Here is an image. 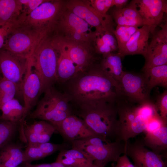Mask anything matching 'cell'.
<instances>
[{
    "instance_id": "cell-35",
    "label": "cell",
    "mask_w": 167,
    "mask_h": 167,
    "mask_svg": "<svg viewBox=\"0 0 167 167\" xmlns=\"http://www.w3.org/2000/svg\"><path fill=\"white\" fill-rule=\"evenodd\" d=\"M24 162L26 163L42 159L46 157L36 144H28L24 152Z\"/></svg>"
},
{
    "instance_id": "cell-31",
    "label": "cell",
    "mask_w": 167,
    "mask_h": 167,
    "mask_svg": "<svg viewBox=\"0 0 167 167\" xmlns=\"http://www.w3.org/2000/svg\"><path fill=\"white\" fill-rule=\"evenodd\" d=\"M139 28L137 27L117 25L113 34L118 44V52L120 55L131 36Z\"/></svg>"
},
{
    "instance_id": "cell-6",
    "label": "cell",
    "mask_w": 167,
    "mask_h": 167,
    "mask_svg": "<svg viewBox=\"0 0 167 167\" xmlns=\"http://www.w3.org/2000/svg\"><path fill=\"white\" fill-rule=\"evenodd\" d=\"M92 28L64 5L53 33L65 40L93 45L97 32L93 31Z\"/></svg>"
},
{
    "instance_id": "cell-2",
    "label": "cell",
    "mask_w": 167,
    "mask_h": 167,
    "mask_svg": "<svg viewBox=\"0 0 167 167\" xmlns=\"http://www.w3.org/2000/svg\"><path fill=\"white\" fill-rule=\"evenodd\" d=\"M72 109L73 114L83 119L96 135L115 140L118 128L116 101L80 105Z\"/></svg>"
},
{
    "instance_id": "cell-44",
    "label": "cell",
    "mask_w": 167,
    "mask_h": 167,
    "mask_svg": "<svg viewBox=\"0 0 167 167\" xmlns=\"http://www.w3.org/2000/svg\"><path fill=\"white\" fill-rule=\"evenodd\" d=\"M28 167H67L60 163L55 161L51 163L42 164L38 165L27 164Z\"/></svg>"
},
{
    "instance_id": "cell-45",
    "label": "cell",
    "mask_w": 167,
    "mask_h": 167,
    "mask_svg": "<svg viewBox=\"0 0 167 167\" xmlns=\"http://www.w3.org/2000/svg\"><path fill=\"white\" fill-rule=\"evenodd\" d=\"M128 0H113V6L118 9H122L126 6L128 2Z\"/></svg>"
},
{
    "instance_id": "cell-17",
    "label": "cell",
    "mask_w": 167,
    "mask_h": 167,
    "mask_svg": "<svg viewBox=\"0 0 167 167\" xmlns=\"http://www.w3.org/2000/svg\"><path fill=\"white\" fill-rule=\"evenodd\" d=\"M43 92L41 78L32 66L29 58L27 71L22 88L24 106L28 113L36 105L39 97Z\"/></svg>"
},
{
    "instance_id": "cell-10",
    "label": "cell",
    "mask_w": 167,
    "mask_h": 167,
    "mask_svg": "<svg viewBox=\"0 0 167 167\" xmlns=\"http://www.w3.org/2000/svg\"><path fill=\"white\" fill-rule=\"evenodd\" d=\"M65 7L85 21L100 35L106 32L113 33L114 24L110 15H102L96 10L89 0L65 1Z\"/></svg>"
},
{
    "instance_id": "cell-32",
    "label": "cell",
    "mask_w": 167,
    "mask_h": 167,
    "mask_svg": "<svg viewBox=\"0 0 167 167\" xmlns=\"http://www.w3.org/2000/svg\"><path fill=\"white\" fill-rule=\"evenodd\" d=\"M1 120L0 121V151L9 143L17 130L19 123Z\"/></svg>"
},
{
    "instance_id": "cell-27",
    "label": "cell",
    "mask_w": 167,
    "mask_h": 167,
    "mask_svg": "<svg viewBox=\"0 0 167 167\" xmlns=\"http://www.w3.org/2000/svg\"><path fill=\"white\" fill-rule=\"evenodd\" d=\"M0 110L2 112L1 119L14 122H19L29 113L24 106L15 98L3 104Z\"/></svg>"
},
{
    "instance_id": "cell-40",
    "label": "cell",
    "mask_w": 167,
    "mask_h": 167,
    "mask_svg": "<svg viewBox=\"0 0 167 167\" xmlns=\"http://www.w3.org/2000/svg\"><path fill=\"white\" fill-rule=\"evenodd\" d=\"M167 125V122L164 121L158 114L149 121L143 133L145 134L152 132Z\"/></svg>"
},
{
    "instance_id": "cell-47",
    "label": "cell",
    "mask_w": 167,
    "mask_h": 167,
    "mask_svg": "<svg viewBox=\"0 0 167 167\" xmlns=\"http://www.w3.org/2000/svg\"><path fill=\"white\" fill-rule=\"evenodd\" d=\"M1 72H0V78L1 77H2V76H0V75H1Z\"/></svg>"
},
{
    "instance_id": "cell-24",
    "label": "cell",
    "mask_w": 167,
    "mask_h": 167,
    "mask_svg": "<svg viewBox=\"0 0 167 167\" xmlns=\"http://www.w3.org/2000/svg\"><path fill=\"white\" fill-rule=\"evenodd\" d=\"M141 140L143 145L159 154L167 149V125L152 132L145 134Z\"/></svg>"
},
{
    "instance_id": "cell-8",
    "label": "cell",
    "mask_w": 167,
    "mask_h": 167,
    "mask_svg": "<svg viewBox=\"0 0 167 167\" xmlns=\"http://www.w3.org/2000/svg\"><path fill=\"white\" fill-rule=\"evenodd\" d=\"M118 128L115 141L125 143L131 138L143 132L148 122L142 120L137 114L136 106L124 100L116 101Z\"/></svg>"
},
{
    "instance_id": "cell-19",
    "label": "cell",
    "mask_w": 167,
    "mask_h": 167,
    "mask_svg": "<svg viewBox=\"0 0 167 167\" xmlns=\"http://www.w3.org/2000/svg\"><path fill=\"white\" fill-rule=\"evenodd\" d=\"M52 36L58 54L57 68V82L62 84L73 78L78 72L66 47L61 39L53 33L52 34Z\"/></svg>"
},
{
    "instance_id": "cell-12",
    "label": "cell",
    "mask_w": 167,
    "mask_h": 167,
    "mask_svg": "<svg viewBox=\"0 0 167 167\" xmlns=\"http://www.w3.org/2000/svg\"><path fill=\"white\" fill-rule=\"evenodd\" d=\"M28 58L18 56L3 49H0V71L2 77L22 88Z\"/></svg>"
},
{
    "instance_id": "cell-11",
    "label": "cell",
    "mask_w": 167,
    "mask_h": 167,
    "mask_svg": "<svg viewBox=\"0 0 167 167\" xmlns=\"http://www.w3.org/2000/svg\"><path fill=\"white\" fill-rule=\"evenodd\" d=\"M120 98L132 104L139 105L150 100V89L144 74L124 71L118 81Z\"/></svg>"
},
{
    "instance_id": "cell-7",
    "label": "cell",
    "mask_w": 167,
    "mask_h": 167,
    "mask_svg": "<svg viewBox=\"0 0 167 167\" xmlns=\"http://www.w3.org/2000/svg\"><path fill=\"white\" fill-rule=\"evenodd\" d=\"M50 34L38 31L22 23L10 33L2 49L18 56L28 58L42 40Z\"/></svg>"
},
{
    "instance_id": "cell-28",
    "label": "cell",
    "mask_w": 167,
    "mask_h": 167,
    "mask_svg": "<svg viewBox=\"0 0 167 167\" xmlns=\"http://www.w3.org/2000/svg\"><path fill=\"white\" fill-rule=\"evenodd\" d=\"M96 53L102 56L118 51L117 41L114 34L106 32L102 35L97 33L93 42Z\"/></svg>"
},
{
    "instance_id": "cell-36",
    "label": "cell",
    "mask_w": 167,
    "mask_h": 167,
    "mask_svg": "<svg viewBox=\"0 0 167 167\" xmlns=\"http://www.w3.org/2000/svg\"><path fill=\"white\" fill-rule=\"evenodd\" d=\"M156 109L161 118L167 122V90L158 95L154 103Z\"/></svg>"
},
{
    "instance_id": "cell-39",
    "label": "cell",
    "mask_w": 167,
    "mask_h": 167,
    "mask_svg": "<svg viewBox=\"0 0 167 167\" xmlns=\"http://www.w3.org/2000/svg\"><path fill=\"white\" fill-rule=\"evenodd\" d=\"M36 144L46 156L50 155L57 151L66 149V148L67 146L66 144H55L49 142Z\"/></svg>"
},
{
    "instance_id": "cell-25",
    "label": "cell",
    "mask_w": 167,
    "mask_h": 167,
    "mask_svg": "<svg viewBox=\"0 0 167 167\" xmlns=\"http://www.w3.org/2000/svg\"><path fill=\"white\" fill-rule=\"evenodd\" d=\"M122 57L118 53H111L102 56L99 62L100 68L118 82L123 74Z\"/></svg>"
},
{
    "instance_id": "cell-13",
    "label": "cell",
    "mask_w": 167,
    "mask_h": 167,
    "mask_svg": "<svg viewBox=\"0 0 167 167\" xmlns=\"http://www.w3.org/2000/svg\"><path fill=\"white\" fill-rule=\"evenodd\" d=\"M58 36L66 47L78 73L99 64L101 56L96 53L93 45L68 41Z\"/></svg>"
},
{
    "instance_id": "cell-18",
    "label": "cell",
    "mask_w": 167,
    "mask_h": 167,
    "mask_svg": "<svg viewBox=\"0 0 167 167\" xmlns=\"http://www.w3.org/2000/svg\"><path fill=\"white\" fill-rule=\"evenodd\" d=\"M56 130L65 140L70 143L90 137L99 136L89 128L83 119L74 114L66 118Z\"/></svg>"
},
{
    "instance_id": "cell-46",
    "label": "cell",
    "mask_w": 167,
    "mask_h": 167,
    "mask_svg": "<svg viewBox=\"0 0 167 167\" xmlns=\"http://www.w3.org/2000/svg\"><path fill=\"white\" fill-rule=\"evenodd\" d=\"M0 167H4V166H0ZM18 167V166H15V167ZM26 167H28L26 166Z\"/></svg>"
},
{
    "instance_id": "cell-34",
    "label": "cell",
    "mask_w": 167,
    "mask_h": 167,
    "mask_svg": "<svg viewBox=\"0 0 167 167\" xmlns=\"http://www.w3.org/2000/svg\"><path fill=\"white\" fill-rule=\"evenodd\" d=\"M56 131L54 126L49 122L44 120L35 121L32 124L26 125L24 133L42 134Z\"/></svg>"
},
{
    "instance_id": "cell-22",
    "label": "cell",
    "mask_w": 167,
    "mask_h": 167,
    "mask_svg": "<svg viewBox=\"0 0 167 167\" xmlns=\"http://www.w3.org/2000/svg\"><path fill=\"white\" fill-rule=\"evenodd\" d=\"M55 161L67 167H102L94 164L79 151L72 148L60 150Z\"/></svg>"
},
{
    "instance_id": "cell-42",
    "label": "cell",
    "mask_w": 167,
    "mask_h": 167,
    "mask_svg": "<svg viewBox=\"0 0 167 167\" xmlns=\"http://www.w3.org/2000/svg\"><path fill=\"white\" fill-rule=\"evenodd\" d=\"M47 0H19L22 5V12L27 16Z\"/></svg>"
},
{
    "instance_id": "cell-4",
    "label": "cell",
    "mask_w": 167,
    "mask_h": 167,
    "mask_svg": "<svg viewBox=\"0 0 167 167\" xmlns=\"http://www.w3.org/2000/svg\"><path fill=\"white\" fill-rule=\"evenodd\" d=\"M36 109L29 114V118L47 121L56 129L67 116L73 114L69 100L63 92L53 86L47 88Z\"/></svg>"
},
{
    "instance_id": "cell-26",
    "label": "cell",
    "mask_w": 167,
    "mask_h": 167,
    "mask_svg": "<svg viewBox=\"0 0 167 167\" xmlns=\"http://www.w3.org/2000/svg\"><path fill=\"white\" fill-rule=\"evenodd\" d=\"M24 152L21 145L7 144L0 151V166H17L24 162Z\"/></svg>"
},
{
    "instance_id": "cell-41",
    "label": "cell",
    "mask_w": 167,
    "mask_h": 167,
    "mask_svg": "<svg viewBox=\"0 0 167 167\" xmlns=\"http://www.w3.org/2000/svg\"><path fill=\"white\" fill-rule=\"evenodd\" d=\"M91 6L100 13L105 15L113 6V0H89Z\"/></svg>"
},
{
    "instance_id": "cell-14",
    "label": "cell",
    "mask_w": 167,
    "mask_h": 167,
    "mask_svg": "<svg viewBox=\"0 0 167 167\" xmlns=\"http://www.w3.org/2000/svg\"><path fill=\"white\" fill-rule=\"evenodd\" d=\"M152 34L144 57L145 63L142 69L167 65V21Z\"/></svg>"
},
{
    "instance_id": "cell-9",
    "label": "cell",
    "mask_w": 167,
    "mask_h": 167,
    "mask_svg": "<svg viewBox=\"0 0 167 167\" xmlns=\"http://www.w3.org/2000/svg\"><path fill=\"white\" fill-rule=\"evenodd\" d=\"M65 2L47 0L26 16L22 24L42 32L52 33Z\"/></svg>"
},
{
    "instance_id": "cell-43",
    "label": "cell",
    "mask_w": 167,
    "mask_h": 167,
    "mask_svg": "<svg viewBox=\"0 0 167 167\" xmlns=\"http://www.w3.org/2000/svg\"><path fill=\"white\" fill-rule=\"evenodd\" d=\"M116 162L114 167H135L131 162L128 156L125 153L119 157Z\"/></svg>"
},
{
    "instance_id": "cell-21",
    "label": "cell",
    "mask_w": 167,
    "mask_h": 167,
    "mask_svg": "<svg viewBox=\"0 0 167 167\" xmlns=\"http://www.w3.org/2000/svg\"><path fill=\"white\" fill-rule=\"evenodd\" d=\"M110 15L117 25L138 28L143 25L142 19L138 11L135 0L131 1L122 9L114 8Z\"/></svg>"
},
{
    "instance_id": "cell-38",
    "label": "cell",
    "mask_w": 167,
    "mask_h": 167,
    "mask_svg": "<svg viewBox=\"0 0 167 167\" xmlns=\"http://www.w3.org/2000/svg\"><path fill=\"white\" fill-rule=\"evenodd\" d=\"M23 21L9 23L0 25V49L4 47L6 40L10 33Z\"/></svg>"
},
{
    "instance_id": "cell-30",
    "label": "cell",
    "mask_w": 167,
    "mask_h": 167,
    "mask_svg": "<svg viewBox=\"0 0 167 167\" xmlns=\"http://www.w3.org/2000/svg\"><path fill=\"white\" fill-rule=\"evenodd\" d=\"M22 93L21 87L2 77L0 78V109L5 103L14 98L17 93Z\"/></svg>"
},
{
    "instance_id": "cell-33",
    "label": "cell",
    "mask_w": 167,
    "mask_h": 167,
    "mask_svg": "<svg viewBox=\"0 0 167 167\" xmlns=\"http://www.w3.org/2000/svg\"><path fill=\"white\" fill-rule=\"evenodd\" d=\"M136 112L137 115L142 119L147 122L156 115L159 114L154 103L151 100L136 106Z\"/></svg>"
},
{
    "instance_id": "cell-23",
    "label": "cell",
    "mask_w": 167,
    "mask_h": 167,
    "mask_svg": "<svg viewBox=\"0 0 167 167\" xmlns=\"http://www.w3.org/2000/svg\"><path fill=\"white\" fill-rule=\"evenodd\" d=\"M22 9L19 0H0V25L24 21L26 15Z\"/></svg>"
},
{
    "instance_id": "cell-15",
    "label": "cell",
    "mask_w": 167,
    "mask_h": 167,
    "mask_svg": "<svg viewBox=\"0 0 167 167\" xmlns=\"http://www.w3.org/2000/svg\"><path fill=\"white\" fill-rule=\"evenodd\" d=\"M124 153L133 161L135 167H166L162 156L148 149L141 140L136 139L130 143H125Z\"/></svg>"
},
{
    "instance_id": "cell-16",
    "label": "cell",
    "mask_w": 167,
    "mask_h": 167,
    "mask_svg": "<svg viewBox=\"0 0 167 167\" xmlns=\"http://www.w3.org/2000/svg\"><path fill=\"white\" fill-rule=\"evenodd\" d=\"M143 25L147 26L153 34L161 24L164 14L167 12V1L165 0H135Z\"/></svg>"
},
{
    "instance_id": "cell-5",
    "label": "cell",
    "mask_w": 167,
    "mask_h": 167,
    "mask_svg": "<svg viewBox=\"0 0 167 167\" xmlns=\"http://www.w3.org/2000/svg\"><path fill=\"white\" fill-rule=\"evenodd\" d=\"M58 57L51 33L42 40L29 58L32 66L41 78L44 92L47 88L53 86L57 82Z\"/></svg>"
},
{
    "instance_id": "cell-3",
    "label": "cell",
    "mask_w": 167,
    "mask_h": 167,
    "mask_svg": "<svg viewBox=\"0 0 167 167\" xmlns=\"http://www.w3.org/2000/svg\"><path fill=\"white\" fill-rule=\"evenodd\" d=\"M71 143L72 148L79 151L94 164L102 167L110 162H116L125 152V143L111 141L99 136L90 137Z\"/></svg>"
},
{
    "instance_id": "cell-37",
    "label": "cell",
    "mask_w": 167,
    "mask_h": 167,
    "mask_svg": "<svg viewBox=\"0 0 167 167\" xmlns=\"http://www.w3.org/2000/svg\"><path fill=\"white\" fill-rule=\"evenodd\" d=\"M53 132H50L42 134L25 133L26 139L28 144H38L48 142Z\"/></svg>"
},
{
    "instance_id": "cell-20",
    "label": "cell",
    "mask_w": 167,
    "mask_h": 167,
    "mask_svg": "<svg viewBox=\"0 0 167 167\" xmlns=\"http://www.w3.org/2000/svg\"><path fill=\"white\" fill-rule=\"evenodd\" d=\"M148 27L143 25L132 35L121 54L122 58L129 55L140 54L145 56L149 44L150 34Z\"/></svg>"
},
{
    "instance_id": "cell-29",
    "label": "cell",
    "mask_w": 167,
    "mask_h": 167,
    "mask_svg": "<svg viewBox=\"0 0 167 167\" xmlns=\"http://www.w3.org/2000/svg\"><path fill=\"white\" fill-rule=\"evenodd\" d=\"M151 90L156 86L167 88V65L142 69Z\"/></svg>"
},
{
    "instance_id": "cell-1",
    "label": "cell",
    "mask_w": 167,
    "mask_h": 167,
    "mask_svg": "<svg viewBox=\"0 0 167 167\" xmlns=\"http://www.w3.org/2000/svg\"><path fill=\"white\" fill-rule=\"evenodd\" d=\"M62 84L63 92L71 107L115 102L120 98L118 82L103 71L99 64L77 73Z\"/></svg>"
}]
</instances>
